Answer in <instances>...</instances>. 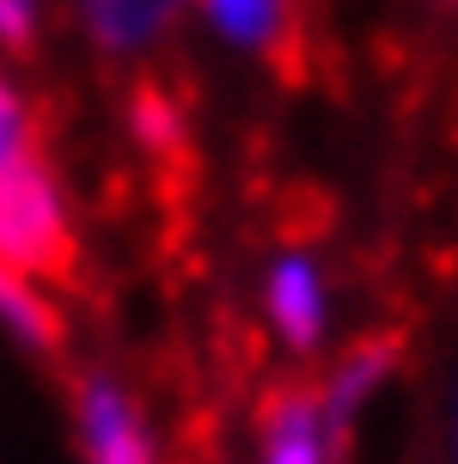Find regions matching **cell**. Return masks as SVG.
I'll list each match as a JSON object with an SVG mask.
<instances>
[{
  "mask_svg": "<svg viewBox=\"0 0 458 464\" xmlns=\"http://www.w3.org/2000/svg\"><path fill=\"white\" fill-rule=\"evenodd\" d=\"M336 416L324 403V385H281L257 421V464H330Z\"/></svg>",
  "mask_w": 458,
  "mask_h": 464,
  "instance_id": "7a4b0ae2",
  "label": "cell"
},
{
  "mask_svg": "<svg viewBox=\"0 0 458 464\" xmlns=\"http://www.w3.org/2000/svg\"><path fill=\"white\" fill-rule=\"evenodd\" d=\"M269 318L294 348H312L324 330V281L306 256H281L269 269Z\"/></svg>",
  "mask_w": 458,
  "mask_h": 464,
  "instance_id": "277c9868",
  "label": "cell"
},
{
  "mask_svg": "<svg viewBox=\"0 0 458 464\" xmlns=\"http://www.w3.org/2000/svg\"><path fill=\"white\" fill-rule=\"evenodd\" d=\"M0 269L37 281V276H68L73 269V232L62 189L37 160H19L0 171Z\"/></svg>",
  "mask_w": 458,
  "mask_h": 464,
  "instance_id": "6da1fadb",
  "label": "cell"
},
{
  "mask_svg": "<svg viewBox=\"0 0 458 464\" xmlns=\"http://www.w3.org/2000/svg\"><path fill=\"white\" fill-rule=\"evenodd\" d=\"M80 434H86V464H153L147 428L116 379H86L80 392Z\"/></svg>",
  "mask_w": 458,
  "mask_h": 464,
  "instance_id": "3957f363",
  "label": "cell"
},
{
  "mask_svg": "<svg viewBox=\"0 0 458 464\" xmlns=\"http://www.w3.org/2000/svg\"><path fill=\"white\" fill-rule=\"evenodd\" d=\"M0 324L13 330L19 343H31V348H55V336H62L55 305H49L24 276H13V269H0Z\"/></svg>",
  "mask_w": 458,
  "mask_h": 464,
  "instance_id": "52a82bcc",
  "label": "cell"
},
{
  "mask_svg": "<svg viewBox=\"0 0 458 464\" xmlns=\"http://www.w3.org/2000/svg\"><path fill=\"white\" fill-rule=\"evenodd\" d=\"M202 6H208V19L245 49L281 55L294 44V0H202Z\"/></svg>",
  "mask_w": 458,
  "mask_h": 464,
  "instance_id": "5b68a950",
  "label": "cell"
},
{
  "mask_svg": "<svg viewBox=\"0 0 458 464\" xmlns=\"http://www.w3.org/2000/svg\"><path fill=\"white\" fill-rule=\"evenodd\" d=\"M31 24H37V0H0V44L24 49L31 44Z\"/></svg>",
  "mask_w": 458,
  "mask_h": 464,
  "instance_id": "ba28073f",
  "label": "cell"
},
{
  "mask_svg": "<svg viewBox=\"0 0 458 464\" xmlns=\"http://www.w3.org/2000/svg\"><path fill=\"white\" fill-rule=\"evenodd\" d=\"M80 6H86V24L104 49H141L178 13V0H80Z\"/></svg>",
  "mask_w": 458,
  "mask_h": 464,
  "instance_id": "8992f818",
  "label": "cell"
}]
</instances>
